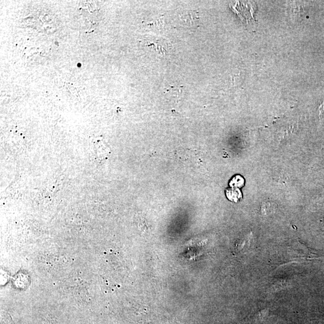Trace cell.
Segmentation results:
<instances>
[{"instance_id": "obj_1", "label": "cell", "mask_w": 324, "mask_h": 324, "mask_svg": "<svg viewBox=\"0 0 324 324\" xmlns=\"http://www.w3.org/2000/svg\"><path fill=\"white\" fill-rule=\"evenodd\" d=\"M319 117L320 119H322V120L324 119V102L319 108Z\"/></svg>"}]
</instances>
